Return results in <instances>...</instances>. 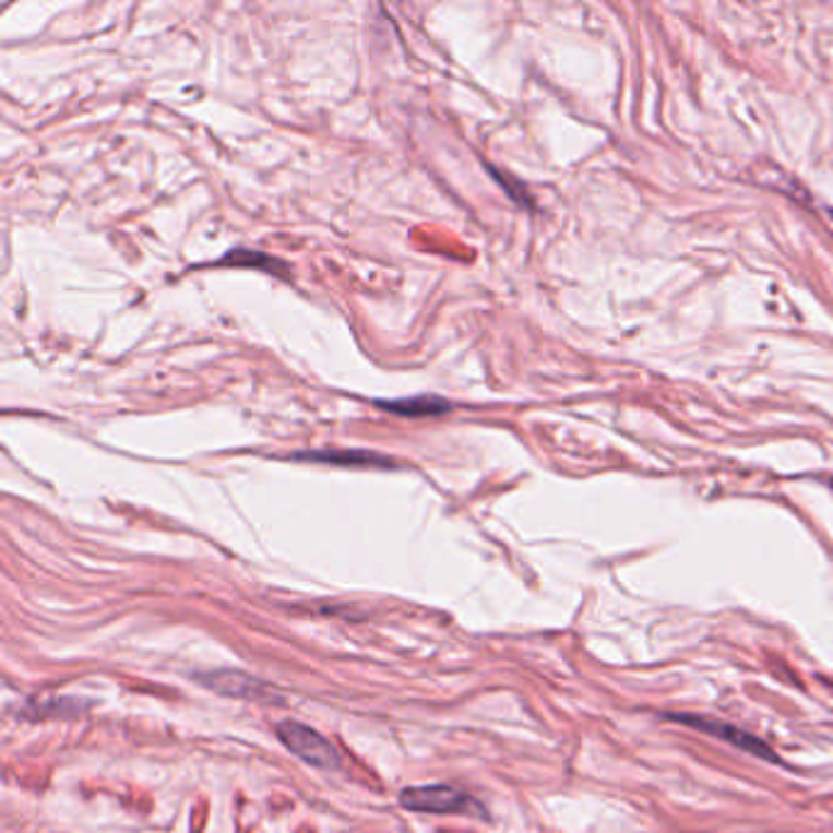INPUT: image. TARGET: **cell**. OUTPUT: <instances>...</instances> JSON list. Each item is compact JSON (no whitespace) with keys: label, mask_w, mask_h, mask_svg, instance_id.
Listing matches in <instances>:
<instances>
[{"label":"cell","mask_w":833,"mask_h":833,"mask_svg":"<svg viewBox=\"0 0 833 833\" xmlns=\"http://www.w3.org/2000/svg\"><path fill=\"white\" fill-rule=\"evenodd\" d=\"M276 736L282 738V743L289 748L296 758H301L308 765L321 770H335L337 763H341L331 740L313 731L311 726L291 722L289 718V722H282L276 726Z\"/></svg>","instance_id":"cell-1"},{"label":"cell","mask_w":833,"mask_h":833,"mask_svg":"<svg viewBox=\"0 0 833 833\" xmlns=\"http://www.w3.org/2000/svg\"><path fill=\"white\" fill-rule=\"evenodd\" d=\"M401 805L410 811H420V814H467L469 809L481 811L467 795L448 785L408 787L401 792Z\"/></svg>","instance_id":"cell-2"},{"label":"cell","mask_w":833,"mask_h":833,"mask_svg":"<svg viewBox=\"0 0 833 833\" xmlns=\"http://www.w3.org/2000/svg\"><path fill=\"white\" fill-rule=\"evenodd\" d=\"M670 718L677 724L692 726V728H697V731L709 734L718 740H726V743L736 746L738 750H746V753H750V755H755L760 760H767V763H777L775 750L770 748L765 740L755 738L753 734H746L743 728H738L734 724L716 722V718H706V716H689V714H670Z\"/></svg>","instance_id":"cell-3"},{"label":"cell","mask_w":833,"mask_h":833,"mask_svg":"<svg viewBox=\"0 0 833 833\" xmlns=\"http://www.w3.org/2000/svg\"><path fill=\"white\" fill-rule=\"evenodd\" d=\"M201 685L223 697L247 699V702H264V704L282 702L270 685H264L262 680H254V677L245 673H211L201 677Z\"/></svg>","instance_id":"cell-4"},{"label":"cell","mask_w":833,"mask_h":833,"mask_svg":"<svg viewBox=\"0 0 833 833\" xmlns=\"http://www.w3.org/2000/svg\"><path fill=\"white\" fill-rule=\"evenodd\" d=\"M377 406L386 408L394 416L406 418H426V416H445L452 410L450 401L440 396H410V398H394V401H377Z\"/></svg>","instance_id":"cell-5"},{"label":"cell","mask_w":833,"mask_h":833,"mask_svg":"<svg viewBox=\"0 0 833 833\" xmlns=\"http://www.w3.org/2000/svg\"><path fill=\"white\" fill-rule=\"evenodd\" d=\"M294 460H308V462H333V465H382L389 467L392 462L382 455L367 450H311V452H296Z\"/></svg>","instance_id":"cell-6"},{"label":"cell","mask_w":833,"mask_h":833,"mask_svg":"<svg viewBox=\"0 0 833 833\" xmlns=\"http://www.w3.org/2000/svg\"><path fill=\"white\" fill-rule=\"evenodd\" d=\"M218 264H238V266H257V270H264L270 274H276V276H286L289 274V266H286L284 262L274 260V257L264 254V252H257V250H230L228 254L223 257V260H218Z\"/></svg>","instance_id":"cell-7"},{"label":"cell","mask_w":833,"mask_h":833,"mask_svg":"<svg viewBox=\"0 0 833 833\" xmlns=\"http://www.w3.org/2000/svg\"><path fill=\"white\" fill-rule=\"evenodd\" d=\"M831 487H833V479H831Z\"/></svg>","instance_id":"cell-8"}]
</instances>
